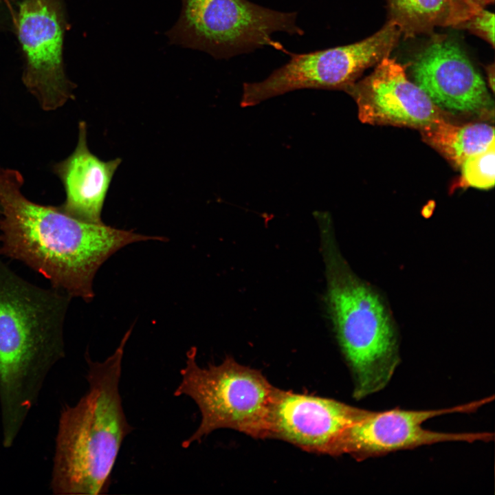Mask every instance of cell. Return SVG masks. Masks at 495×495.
<instances>
[{"mask_svg":"<svg viewBox=\"0 0 495 495\" xmlns=\"http://www.w3.org/2000/svg\"><path fill=\"white\" fill-rule=\"evenodd\" d=\"M22 175L0 167V255L23 263L52 287L89 302L94 276L113 254L132 243L164 240L76 219L22 193Z\"/></svg>","mask_w":495,"mask_h":495,"instance_id":"1","label":"cell"},{"mask_svg":"<svg viewBox=\"0 0 495 495\" xmlns=\"http://www.w3.org/2000/svg\"><path fill=\"white\" fill-rule=\"evenodd\" d=\"M71 297L36 285L0 259V415L2 445L14 443L52 368L65 355Z\"/></svg>","mask_w":495,"mask_h":495,"instance_id":"2","label":"cell"},{"mask_svg":"<svg viewBox=\"0 0 495 495\" xmlns=\"http://www.w3.org/2000/svg\"><path fill=\"white\" fill-rule=\"evenodd\" d=\"M131 330L102 362L87 352V393L60 413L50 489L56 495L106 494L124 439L133 430L122 406L119 384Z\"/></svg>","mask_w":495,"mask_h":495,"instance_id":"3","label":"cell"},{"mask_svg":"<svg viewBox=\"0 0 495 495\" xmlns=\"http://www.w3.org/2000/svg\"><path fill=\"white\" fill-rule=\"evenodd\" d=\"M320 220L327 312L352 374L353 396L361 399L390 381L400 361L399 332L384 296L351 270L328 217Z\"/></svg>","mask_w":495,"mask_h":495,"instance_id":"4","label":"cell"},{"mask_svg":"<svg viewBox=\"0 0 495 495\" xmlns=\"http://www.w3.org/2000/svg\"><path fill=\"white\" fill-rule=\"evenodd\" d=\"M197 349L186 353L181 381L174 395L188 396L197 404L201 421L182 446L188 448L218 429H232L254 438L269 439L270 419L277 388L258 370L226 357L218 364L201 367Z\"/></svg>","mask_w":495,"mask_h":495,"instance_id":"5","label":"cell"},{"mask_svg":"<svg viewBox=\"0 0 495 495\" xmlns=\"http://www.w3.org/2000/svg\"><path fill=\"white\" fill-rule=\"evenodd\" d=\"M177 21L166 32L171 45L228 59L270 46L286 53L272 39L276 32L302 35L297 13L274 10L248 0H181Z\"/></svg>","mask_w":495,"mask_h":495,"instance_id":"6","label":"cell"},{"mask_svg":"<svg viewBox=\"0 0 495 495\" xmlns=\"http://www.w3.org/2000/svg\"><path fill=\"white\" fill-rule=\"evenodd\" d=\"M402 35L389 19L377 32L360 41L304 54L288 52L290 59L265 79L245 82L242 107L301 89H343L368 67L389 56Z\"/></svg>","mask_w":495,"mask_h":495,"instance_id":"7","label":"cell"},{"mask_svg":"<svg viewBox=\"0 0 495 495\" xmlns=\"http://www.w3.org/2000/svg\"><path fill=\"white\" fill-rule=\"evenodd\" d=\"M15 25L25 57L23 84L43 109L56 110L73 98L76 87L64 69L67 22L61 0H23Z\"/></svg>","mask_w":495,"mask_h":495,"instance_id":"8","label":"cell"},{"mask_svg":"<svg viewBox=\"0 0 495 495\" xmlns=\"http://www.w3.org/2000/svg\"><path fill=\"white\" fill-rule=\"evenodd\" d=\"M493 399V396L488 397L441 409L412 410L394 408L380 412L369 411L342 432L330 455L349 454L356 460L362 461L392 452L441 442L490 441L493 434L489 432H442L426 429L422 424L430 419L443 415L476 411Z\"/></svg>","mask_w":495,"mask_h":495,"instance_id":"9","label":"cell"},{"mask_svg":"<svg viewBox=\"0 0 495 495\" xmlns=\"http://www.w3.org/2000/svg\"><path fill=\"white\" fill-rule=\"evenodd\" d=\"M409 65L414 82L439 109L478 114L493 107L482 76L450 38H435Z\"/></svg>","mask_w":495,"mask_h":495,"instance_id":"10","label":"cell"},{"mask_svg":"<svg viewBox=\"0 0 495 495\" xmlns=\"http://www.w3.org/2000/svg\"><path fill=\"white\" fill-rule=\"evenodd\" d=\"M355 100L363 123L421 129L443 118L439 109L414 82L405 67L387 56L365 78L344 89Z\"/></svg>","mask_w":495,"mask_h":495,"instance_id":"11","label":"cell"},{"mask_svg":"<svg viewBox=\"0 0 495 495\" xmlns=\"http://www.w3.org/2000/svg\"><path fill=\"white\" fill-rule=\"evenodd\" d=\"M369 411L329 398L278 388L270 413L269 439L330 455L342 432Z\"/></svg>","mask_w":495,"mask_h":495,"instance_id":"12","label":"cell"},{"mask_svg":"<svg viewBox=\"0 0 495 495\" xmlns=\"http://www.w3.org/2000/svg\"><path fill=\"white\" fill-rule=\"evenodd\" d=\"M122 160L102 161L89 149L87 124H78V139L74 152L53 166L62 182L65 200L59 209L76 219L102 223L101 212L112 178Z\"/></svg>","mask_w":495,"mask_h":495,"instance_id":"13","label":"cell"},{"mask_svg":"<svg viewBox=\"0 0 495 495\" xmlns=\"http://www.w3.org/2000/svg\"><path fill=\"white\" fill-rule=\"evenodd\" d=\"M424 140L457 167L469 156L486 148L494 129L485 123L456 125L444 118L420 129Z\"/></svg>","mask_w":495,"mask_h":495,"instance_id":"14","label":"cell"},{"mask_svg":"<svg viewBox=\"0 0 495 495\" xmlns=\"http://www.w3.org/2000/svg\"><path fill=\"white\" fill-rule=\"evenodd\" d=\"M389 19L400 28L405 38L430 33L446 26L448 0H387Z\"/></svg>","mask_w":495,"mask_h":495,"instance_id":"15","label":"cell"},{"mask_svg":"<svg viewBox=\"0 0 495 495\" xmlns=\"http://www.w3.org/2000/svg\"><path fill=\"white\" fill-rule=\"evenodd\" d=\"M494 140L484 150L468 157L461 164L462 184L481 189L494 185Z\"/></svg>","mask_w":495,"mask_h":495,"instance_id":"16","label":"cell"},{"mask_svg":"<svg viewBox=\"0 0 495 495\" xmlns=\"http://www.w3.org/2000/svg\"><path fill=\"white\" fill-rule=\"evenodd\" d=\"M494 0H448V16L446 27L458 28L477 11L493 3Z\"/></svg>","mask_w":495,"mask_h":495,"instance_id":"17","label":"cell"},{"mask_svg":"<svg viewBox=\"0 0 495 495\" xmlns=\"http://www.w3.org/2000/svg\"><path fill=\"white\" fill-rule=\"evenodd\" d=\"M458 28L469 30L494 47V14L485 8L477 11Z\"/></svg>","mask_w":495,"mask_h":495,"instance_id":"18","label":"cell"},{"mask_svg":"<svg viewBox=\"0 0 495 495\" xmlns=\"http://www.w3.org/2000/svg\"><path fill=\"white\" fill-rule=\"evenodd\" d=\"M485 70L487 74V78L490 86L492 91H494V64L492 63L490 65H487L485 67Z\"/></svg>","mask_w":495,"mask_h":495,"instance_id":"19","label":"cell"},{"mask_svg":"<svg viewBox=\"0 0 495 495\" xmlns=\"http://www.w3.org/2000/svg\"><path fill=\"white\" fill-rule=\"evenodd\" d=\"M1 1H3L4 2L8 3V0H1Z\"/></svg>","mask_w":495,"mask_h":495,"instance_id":"20","label":"cell"}]
</instances>
